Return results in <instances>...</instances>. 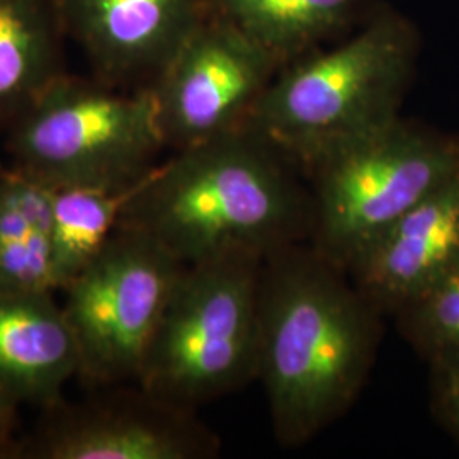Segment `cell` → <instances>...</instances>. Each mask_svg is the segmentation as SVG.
Listing matches in <instances>:
<instances>
[{
    "label": "cell",
    "mask_w": 459,
    "mask_h": 459,
    "mask_svg": "<svg viewBox=\"0 0 459 459\" xmlns=\"http://www.w3.org/2000/svg\"><path fill=\"white\" fill-rule=\"evenodd\" d=\"M383 316L310 242L264 259L255 381L279 444L312 441L354 405L377 361Z\"/></svg>",
    "instance_id": "6da1fadb"
},
{
    "label": "cell",
    "mask_w": 459,
    "mask_h": 459,
    "mask_svg": "<svg viewBox=\"0 0 459 459\" xmlns=\"http://www.w3.org/2000/svg\"><path fill=\"white\" fill-rule=\"evenodd\" d=\"M121 225L184 265L230 252L267 257L310 240L312 199L301 169L246 126L153 165Z\"/></svg>",
    "instance_id": "7a4b0ae2"
},
{
    "label": "cell",
    "mask_w": 459,
    "mask_h": 459,
    "mask_svg": "<svg viewBox=\"0 0 459 459\" xmlns=\"http://www.w3.org/2000/svg\"><path fill=\"white\" fill-rule=\"evenodd\" d=\"M420 47L409 17L377 5L342 41L282 66L247 128L301 169L400 116Z\"/></svg>",
    "instance_id": "3957f363"
},
{
    "label": "cell",
    "mask_w": 459,
    "mask_h": 459,
    "mask_svg": "<svg viewBox=\"0 0 459 459\" xmlns=\"http://www.w3.org/2000/svg\"><path fill=\"white\" fill-rule=\"evenodd\" d=\"M264 259L230 252L182 267L136 377L142 390L195 411L255 381Z\"/></svg>",
    "instance_id": "277c9868"
},
{
    "label": "cell",
    "mask_w": 459,
    "mask_h": 459,
    "mask_svg": "<svg viewBox=\"0 0 459 459\" xmlns=\"http://www.w3.org/2000/svg\"><path fill=\"white\" fill-rule=\"evenodd\" d=\"M312 244L342 269L398 218L459 174V136L402 116L301 167Z\"/></svg>",
    "instance_id": "5b68a950"
},
{
    "label": "cell",
    "mask_w": 459,
    "mask_h": 459,
    "mask_svg": "<svg viewBox=\"0 0 459 459\" xmlns=\"http://www.w3.org/2000/svg\"><path fill=\"white\" fill-rule=\"evenodd\" d=\"M165 148L148 87L121 92L62 74L7 128L13 167L49 187L130 186Z\"/></svg>",
    "instance_id": "8992f818"
},
{
    "label": "cell",
    "mask_w": 459,
    "mask_h": 459,
    "mask_svg": "<svg viewBox=\"0 0 459 459\" xmlns=\"http://www.w3.org/2000/svg\"><path fill=\"white\" fill-rule=\"evenodd\" d=\"M182 267L153 238L119 225L98 257L60 291L85 386L136 383Z\"/></svg>",
    "instance_id": "52a82bcc"
},
{
    "label": "cell",
    "mask_w": 459,
    "mask_h": 459,
    "mask_svg": "<svg viewBox=\"0 0 459 459\" xmlns=\"http://www.w3.org/2000/svg\"><path fill=\"white\" fill-rule=\"evenodd\" d=\"M281 68L267 49L210 13L147 85L165 147L246 128Z\"/></svg>",
    "instance_id": "ba28073f"
},
{
    "label": "cell",
    "mask_w": 459,
    "mask_h": 459,
    "mask_svg": "<svg viewBox=\"0 0 459 459\" xmlns=\"http://www.w3.org/2000/svg\"><path fill=\"white\" fill-rule=\"evenodd\" d=\"M94 390L79 403L62 400L45 409L33 432L19 439L14 459H204L218 451L216 437L191 411L138 385Z\"/></svg>",
    "instance_id": "9c48e42d"
},
{
    "label": "cell",
    "mask_w": 459,
    "mask_h": 459,
    "mask_svg": "<svg viewBox=\"0 0 459 459\" xmlns=\"http://www.w3.org/2000/svg\"><path fill=\"white\" fill-rule=\"evenodd\" d=\"M62 31L85 51L99 81L150 82L210 14L208 0H53ZM148 82V83H150Z\"/></svg>",
    "instance_id": "30bf717a"
},
{
    "label": "cell",
    "mask_w": 459,
    "mask_h": 459,
    "mask_svg": "<svg viewBox=\"0 0 459 459\" xmlns=\"http://www.w3.org/2000/svg\"><path fill=\"white\" fill-rule=\"evenodd\" d=\"M459 265V174L398 218L347 274L385 316Z\"/></svg>",
    "instance_id": "8fae6325"
},
{
    "label": "cell",
    "mask_w": 459,
    "mask_h": 459,
    "mask_svg": "<svg viewBox=\"0 0 459 459\" xmlns=\"http://www.w3.org/2000/svg\"><path fill=\"white\" fill-rule=\"evenodd\" d=\"M55 295H0V388L17 405L49 409L79 377V347Z\"/></svg>",
    "instance_id": "7c38bea8"
},
{
    "label": "cell",
    "mask_w": 459,
    "mask_h": 459,
    "mask_svg": "<svg viewBox=\"0 0 459 459\" xmlns=\"http://www.w3.org/2000/svg\"><path fill=\"white\" fill-rule=\"evenodd\" d=\"M210 13L229 21L281 65L324 47L361 24L375 0H208Z\"/></svg>",
    "instance_id": "4fadbf2b"
},
{
    "label": "cell",
    "mask_w": 459,
    "mask_h": 459,
    "mask_svg": "<svg viewBox=\"0 0 459 459\" xmlns=\"http://www.w3.org/2000/svg\"><path fill=\"white\" fill-rule=\"evenodd\" d=\"M53 0H0V128H9L62 74Z\"/></svg>",
    "instance_id": "5bb4252c"
},
{
    "label": "cell",
    "mask_w": 459,
    "mask_h": 459,
    "mask_svg": "<svg viewBox=\"0 0 459 459\" xmlns=\"http://www.w3.org/2000/svg\"><path fill=\"white\" fill-rule=\"evenodd\" d=\"M58 293L51 248L49 186L0 167V295Z\"/></svg>",
    "instance_id": "9a60e30c"
},
{
    "label": "cell",
    "mask_w": 459,
    "mask_h": 459,
    "mask_svg": "<svg viewBox=\"0 0 459 459\" xmlns=\"http://www.w3.org/2000/svg\"><path fill=\"white\" fill-rule=\"evenodd\" d=\"M142 181L116 187H49L51 248L58 293L72 279L77 278L113 238Z\"/></svg>",
    "instance_id": "2e32d148"
},
{
    "label": "cell",
    "mask_w": 459,
    "mask_h": 459,
    "mask_svg": "<svg viewBox=\"0 0 459 459\" xmlns=\"http://www.w3.org/2000/svg\"><path fill=\"white\" fill-rule=\"evenodd\" d=\"M394 318L402 337L427 364L459 358V265Z\"/></svg>",
    "instance_id": "e0dca14e"
},
{
    "label": "cell",
    "mask_w": 459,
    "mask_h": 459,
    "mask_svg": "<svg viewBox=\"0 0 459 459\" xmlns=\"http://www.w3.org/2000/svg\"><path fill=\"white\" fill-rule=\"evenodd\" d=\"M430 407L439 426L459 444V358L429 364Z\"/></svg>",
    "instance_id": "ac0fdd59"
},
{
    "label": "cell",
    "mask_w": 459,
    "mask_h": 459,
    "mask_svg": "<svg viewBox=\"0 0 459 459\" xmlns=\"http://www.w3.org/2000/svg\"><path fill=\"white\" fill-rule=\"evenodd\" d=\"M16 402L0 388V459H14L17 443Z\"/></svg>",
    "instance_id": "d6986e66"
}]
</instances>
